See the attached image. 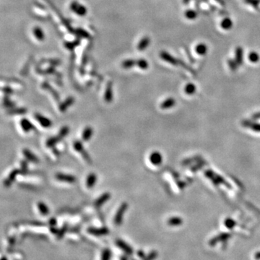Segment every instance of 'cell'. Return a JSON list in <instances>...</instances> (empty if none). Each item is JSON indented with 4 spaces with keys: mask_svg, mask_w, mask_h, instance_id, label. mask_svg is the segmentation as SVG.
Returning a JSON list of instances; mask_svg holds the SVG:
<instances>
[{
    "mask_svg": "<svg viewBox=\"0 0 260 260\" xmlns=\"http://www.w3.org/2000/svg\"><path fill=\"white\" fill-rule=\"evenodd\" d=\"M128 203H126L125 202H123L119 206V209L117 210L116 215L114 218V222L116 226H119L120 225L122 224L124 215H125V213L126 211V210L128 209Z\"/></svg>",
    "mask_w": 260,
    "mask_h": 260,
    "instance_id": "1",
    "label": "cell"
},
{
    "mask_svg": "<svg viewBox=\"0 0 260 260\" xmlns=\"http://www.w3.org/2000/svg\"><path fill=\"white\" fill-rule=\"evenodd\" d=\"M73 147L76 151L79 152V153L82 154L83 158L85 159V161H86V162H88L90 164L92 163L91 158L90 157V155H89V154L85 150V148H84L83 143H82L80 141H79V140H76V141H74L73 143Z\"/></svg>",
    "mask_w": 260,
    "mask_h": 260,
    "instance_id": "2",
    "label": "cell"
},
{
    "mask_svg": "<svg viewBox=\"0 0 260 260\" xmlns=\"http://www.w3.org/2000/svg\"><path fill=\"white\" fill-rule=\"evenodd\" d=\"M116 245L128 256H131L134 252L133 248L130 245H129L127 243L125 242V241L121 239H117L116 241Z\"/></svg>",
    "mask_w": 260,
    "mask_h": 260,
    "instance_id": "3",
    "label": "cell"
},
{
    "mask_svg": "<svg viewBox=\"0 0 260 260\" xmlns=\"http://www.w3.org/2000/svg\"><path fill=\"white\" fill-rule=\"evenodd\" d=\"M87 232L90 235L95 236H104L108 235L109 233V230L106 227H103V228H93V227H90L88 228Z\"/></svg>",
    "mask_w": 260,
    "mask_h": 260,
    "instance_id": "4",
    "label": "cell"
},
{
    "mask_svg": "<svg viewBox=\"0 0 260 260\" xmlns=\"http://www.w3.org/2000/svg\"><path fill=\"white\" fill-rule=\"evenodd\" d=\"M56 179L59 181L67 182V183H74L76 181V177L74 176L73 175L70 174H65V173H57L55 175Z\"/></svg>",
    "mask_w": 260,
    "mask_h": 260,
    "instance_id": "5",
    "label": "cell"
},
{
    "mask_svg": "<svg viewBox=\"0 0 260 260\" xmlns=\"http://www.w3.org/2000/svg\"><path fill=\"white\" fill-rule=\"evenodd\" d=\"M34 117L37 120V121H38L43 128H49L52 125V121L48 118H47V117L43 116V115H41V114L37 113L35 114Z\"/></svg>",
    "mask_w": 260,
    "mask_h": 260,
    "instance_id": "6",
    "label": "cell"
},
{
    "mask_svg": "<svg viewBox=\"0 0 260 260\" xmlns=\"http://www.w3.org/2000/svg\"><path fill=\"white\" fill-rule=\"evenodd\" d=\"M110 198H111V194L109 192H105L104 194H101L98 199H96V200L94 202V205L97 208H99L103 205H104Z\"/></svg>",
    "mask_w": 260,
    "mask_h": 260,
    "instance_id": "7",
    "label": "cell"
},
{
    "mask_svg": "<svg viewBox=\"0 0 260 260\" xmlns=\"http://www.w3.org/2000/svg\"><path fill=\"white\" fill-rule=\"evenodd\" d=\"M20 126L22 130L24 131L25 132H28L31 130H36V129L33 125L30 122V121L27 119H22L20 121Z\"/></svg>",
    "mask_w": 260,
    "mask_h": 260,
    "instance_id": "8",
    "label": "cell"
},
{
    "mask_svg": "<svg viewBox=\"0 0 260 260\" xmlns=\"http://www.w3.org/2000/svg\"><path fill=\"white\" fill-rule=\"evenodd\" d=\"M19 173H21L20 170H18V169L13 170V171H12L10 173V175L8 176V179H7L5 181H4V186H5L6 187L10 186V185L13 184V182L15 181L16 176H17L19 174Z\"/></svg>",
    "mask_w": 260,
    "mask_h": 260,
    "instance_id": "9",
    "label": "cell"
},
{
    "mask_svg": "<svg viewBox=\"0 0 260 260\" xmlns=\"http://www.w3.org/2000/svg\"><path fill=\"white\" fill-rule=\"evenodd\" d=\"M23 153L24 155L25 158L28 161H30V162L33 163H38L39 162V159L37 158L36 155H34L31 151L29 150L28 149H23Z\"/></svg>",
    "mask_w": 260,
    "mask_h": 260,
    "instance_id": "10",
    "label": "cell"
},
{
    "mask_svg": "<svg viewBox=\"0 0 260 260\" xmlns=\"http://www.w3.org/2000/svg\"><path fill=\"white\" fill-rule=\"evenodd\" d=\"M97 181V176L95 173H90L88 176H87L86 179V186L88 187V189L93 188V186H95V183H96Z\"/></svg>",
    "mask_w": 260,
    "mask_h": 260,
    "instance_id": "11",
    "label": "cell"
},
{
    "mask_svg": "<svg viewBox=\"0 0 260 260\" xmlns=\"http://www.w3.org/2000/svg\"><path fill=\"white\" fill-rule=\"evenodd\" d=\"M93 130L91 126H86V127L84 129L83 135H82V139H83V141L88 142L90 140L91 137L93 136Z\"/></svg>",
    "mask_w": 260,
    "mask_h": 260,
    "instance_id": "12",
    "label": "cell"
},
{
    "mask_svg": "<svg viewBox=\"0 0 260 260\" xmlns=\"http://www.w3.org/2000/svg\"><path fill=\"white\" fill-rule=\"evenodd\" d=\"M161 57L163 60H165L166 62L170 63V64H171L173 65H176L178 63H179L177 59H176L174 57H173L171 55L165 52V51L161 52Z\"/></svg>",
    "mask_w": 260,
    "mask_h": 260,
    "instance_id": "13",
    "label": "cell"
},
{
    "mask_svg": "<svg viewBox=\"0 0 260 260\" xmlns=\"http://www.w3.org/2000/svg\"><path fill=\"white\" fill-rule=\"evenodd\" d=\"M150 161L151 163L153 165L158 166L161 163V161H162V158H161V154L158 153V152H154L150 155Z\"/></svg>",
    "mask_w": 260,
    "mask_h": 260,
    "instance_id": "14",
    "label": "cell"
},
{
    "mask_svg": "<svg viewBox=\"0 0 260 260\" xmlns=\"http://www.w3.org/2000/svg\"><path fill=\"white\" fill-rule=\"evenodd\" d=\"M74 101V98L72 97H69L67 98L64 103H62V104L59 106V111L61 112H65L67 111V109L69 108L70 106H72V104H73Z\"/></svg>",
    "mask_w": 260,
    "mask_h": 260,
    "instance_id": "15",
    "label": "cell"
},
{
    "mask_svg": "<svg viewBox=\"0 0 260 260\" xmlns=\"http://www.w3.org/2000/svg\"><path fill=\"white\" fill-rule=\"evenodd\" d=\"M105 100L107 103H111L113 100V93H112V85L111 83L108 84L106 93H105Z\"/></svg>",
    "mask_w": 260,
    "mask_h": 260,
    "instance_id": "16",
    "label": "cell"
},
{
    "mask_svg": "<svg viewBox=\"0 0 260 260\" xmlns=\"http://www.w3.org/2000/svg\"><path fill=\"white\" fill-rule=\"evenodd\" d=\"M37 206H38V209L41 215L46 216V215H48L49 214V209L48 206L43 202H38Z\"/></svg>",
    "mask_w": 260,
    "mask_h": 260,
    "instance_id": "17",
    "label": "cell"
},
{
    "mask_svg": "<svg viewBox=\"0 0 260 260\" xmlns=\"http://www.w3.org/2000/svg\"><path fill=\"white\" fill-rule=\"evenodd\" d=\"M243 49L241 47H238L236 49V54H235V57H236V62H237L238 65L242 64L243 62Z\"/></svg>",
    "mask_w": 260,
    "mask_h": 260,
    "instance_id": "18",
    "label": "cell"
},
{
    "mask_svg": "<svg viewBox=\"0 0 260 260\" xmlns=\"http://www.w3.org/2000/svg\"><path fill=\"white\" fill-rule=\"evenodd\" d=\"M195 51L200 55H205L207 51V46L205 43H199L196 46Z\"/></svg>",
    "mask_w": 260,
    "mask_h": 260,
    "instance_id": "19",
    "label": "cell"
},
{
    "mask_svg": "<svg viewBox=\"0 0 260 260\" xmlns=\"http://www.w3.org/2000/svg\"><path fill=\"white\" fill-rule=\"evenodd\" d=\"M233 26V22L230 18H225L221 22V27L224 30H230Z\"/></svg>",
    "mask_w": 260,
    "mask_h": 260,
    "instance_id": "20",
    "label": "cell"
},
{
    "mask_svg": "<svg viewBox=\"0 0 260 260\" xmlns=\"http://www.w3.org/2000/svg\"><path fill=\"white\" fill-rule=\"evenodd\" d=\"M59 141L60 140L58 138L57 136H56V137L49 138V139L46 142V147H53L58 142H59Z\"/></svg>",
    "mask_w": 260,
    "mask_h": 260,
    "instance_id": "21",
    "label": "cell"
},
{
    "mask_svg": "<svg viewBox=\"0 0 260 260\" xmlns=\"http://www.w3.org/2000/svg\"><path fill=\"white\" fill-rule=\"evenodd\" d=\"M69 129L68 126H63V127L59 130V135H57V137L59 139V140H62V138H64V137H66L68 133H69Z\"/></svg>",
    "mask_w": 260,
    "mask_h": 260,
    "instance_id": "22",
    "label": "cell"
},
{
    "mask_svg": "<svg viewBox=\"0 0 260 260\" xmlns=\"http://www.w3.org/2000/svg\"><path fill=\"white\" fill-rule=\"evenodd\" d=\"M185 16L187 19L189 20H194L196 19V17H197V13H196L194 10H188L185 12Z\"/></svg>",
    "mask_w": 260,
    "mask_h": 260,
    "instance_id": "23",
    "label": "cell"
},
{
    "mask_svg": "<svg viewBox=\"0 0 260 260\" xmlns=\"http://www.w3.org/2000/svg\"><path fill=\"white\" fill-rule=\"evenodd\" d=\"M111 257V252L109 249H105L103 250L101 258L100 260H110Z\"/></svg>",
    "mask_w": 260,
    "mask_h": 260,
    "instance_id": "24",
    "label": "cell"
},
{
    "mask_svg": "<svg viewBox=\"0 0 260 260\" xmlns=\"http://www.w3.org/2000/svg\"><path fill=\"white\" fill-rule=\"evenodd\" d=\"M149 43H150L149 38H147V37H145V38H142V41H140V44L138 45V48H139L140 50H144V49L146 48L147 46H148Z\"/></svg>",
    "mask_w": 260,
    "mask_h": 260,
    "instance_id": "25",
    "label": "cell"
},
{
    "mask_svg": "<svg viewBox=\"0 0 260 260\" xmlns=\"http://www.w3.org/2000/svg\"><path fill=\"white\" fill-rule=\"evenodd\" d=\"M249 57V59L250 60V62H252L253 63H256L259 60V56L258 54H257V52H255V51H252V52L249 54V57Z\"/></svg>",
    "mask_w": 260,
    "mask_h": 260,
    "instance_id": "26",
    "label": "cell"
},
{
    "mask_svg": "<svg viewBox=\"0 0 260 260\" xmlns=\"http://www.w3.org/2000/svg\"><path fill=\"white\" fill-rule=\"evenodd\" d=\"M68 230V226L67 224H65L64 226L62 227V228L59 229V230L58 231V233H57V239H61V238H62L63 236H64V234L66 233V232Z\"/></svg>",
    "mask_w": 260,
    "mask_h": 260,
    "instance_id": "27",
    "label": "cell"
},
{
    "mask_svg": "<svg viewBox=\"0 0 260 260\" xmlns=\"http://www.w3.org/2000/svg\"><path fill=\"white\" fill-rule=\"evenodd\" d=\"M27 112V110L25 109H12L8 112L9 114H25Z\"/></svg>",
    "mask_w": 260,
    "mask_h": 260,
    "instance_id": "28",
    "label": "cell"
},
{
    "mask_svg": "<svg viewBox=\"0 0 260 260\" xmlns=\"http://www.w3.org/2000/svg\"><path fill=\"white\" fill-rule=\"evenodd\" d=\"M28 163L25 161H21V173H25L28 171Z\"/></svg>",
    "mask_w": 260,
    "mask_h": 260,
    "instance_id": "29",
    "label": "cell"
},
{
    "mask_svg": "<svg viewBox=\"0 0 260 260\" xmlns=\"http://www.w3.org/2000/svg\"><path fill=\"white\" fill-rule=\"evenodd\" d=\"M194 90H195V87L192 84H189L186 87V91L187 93H192Z\"/></svg>",
    "mask_w": 260,
    "mask_h": 260,
    "instance_id": "30",
    "label": "cell"
},
{
    "mask_svg": "<svg viewBox=\"0 0 260 260\" xmlns=\"http://www.w3.org/2000/svg\"><path fill=\"white\" fill-rule=\"evenodd\" d=\"M228 63L229 67H231V69L232 70H236V67H237V65H238L237 62H234V61H233V60H228Z\"/></svg>",
    "mask_w": 260,
    "mask_h": 260,
    "instance_id": "31",
    "label": "cell"
},
{
    "mask_svg": "<svg viewBox=\"0 0 260 260\" xmlns=\"http://www.w3.org/2000/svg\"><path fill=\"white\" fill-rule=\"evenodd\" d=\"M138 65L142 69H147V67H148V64H147V62L145 60H140Z\"/></svg>",
    "mask_w": 260,
    "mask_h": 260,
    "instance_id": "32",
    "label": "cell"
},
{
    "mask_svg": "<svg viewBox=\"0 0 260 260\" xmlns=\"http://www.w3.org/2000/svg\"><path fill=\"white\" fill-rule=\"evenodd\" d=\"M133 63H134V62H133V61H132V60H126V61H125V62H124L123 66H124V67H125V68H129V67H132V65H134Z\"/></svg>",
    "mask_w": 260,
    "mask_h": 260,
    "instance_id": "33",
    "label": "cell"
},
{
    "mask_svg": "<svg viewBox=\"0 0 260 260\" xmlns=\"http://www.w3.org/2000/svg\"><path fill=\"white\" fill-rule=\"evenodd\" d=\"M35 33L36 34L37 38H38V39H42L43 38V35H41V34L40 35V33H42L41 30H40V28H36V30H35Z\"/></svg>",
    "mask_w": 260,
    "mask_h": 260,
    "instance_id": "34",
    "label": "cell"
},
{
    "mask_svg": "<svg viewBox=\"0 0 260 260\" xmlns=\"http://www.w3.org/2000/svg\"><path fill=\"white\" fill-rule=\"evenodd\" d=\"M246 2H247L248 4H252V5H253L254 7H256L258 5V4L260 2L259 0H246Z\"/></svg>",
    "mask_w": 260,
    "mask_h": 260,
    "instance_id": "35",
    "label": "cell"
},
{
    "mask_svg": "<svg viewBox=\"0 0 260 260\" xmlns=\"http://www.w3.org/2000/svg\"><path fill=\"white\" fill-rule=\"evenodd\" d=\"M155 257H156L155 252H153L152 253H150V254L148 256H147L146 257H145L144 260H153Z\"/></svg>",
    "mask_w": 260,
    "mask_h": 260,
    "instance_id": "36",
    "label": "cell"
},
{
    "mask_svg": "<svg viewBox=\"0 0 260 260\" xmlns=\"http://www.w3.org/2000/svg\"><path fill=\"white\" fill-rule=\"evenodd\" d=\"M4 106H5L6 107H8V108H11V107H13L14 106L13 103H12L11 101H10V100H8V99L4 100Z\"/></svg>",
    "mask_w": 260,
    "mask_h": 260,
    "instance_id": "37",
    "label": "cell"
},
{
    "mask_svg": "<svg viewBox=\"0 0 260 260\" xmlns=\"http://www.w3.org/2000/svg\"><path fill=\"white\" fill-rule=\"evenodd\" d=\"M49 225H50L51 227L55 226L57 225V220L55 218H51L50 221H49Z\"/></svg>",
    "mask_w": 260,
    "mask_h": 260,
    "instance_id": "38",
    "label": "cell"
},
{
    "mask_svg": "<svg viewBox=\"0 0 260 260\" xmlns=\"http://www.w3.org/2000/svg\"><path fill=\"white\" fill-rule=\"evenodd\" d=\"M137 256L140 257V258H144L145 257V253L142 252V250H139L137 252Z\"/></svg>",
    "mask_w": 260,
    "mask_h": 260,
    "instance_id": "39",
    "label": "cell"
},
{
    "mask_svg": "<svg viewBox=\"0 0 260 260\" xmlns=\"http://www.w3.org/2000/svg\"><path fill=\"white\" fill-rule=\"evenodd\" d=\"M128 255H123V256H121L120 257V260H129L128 257H127Z\"/></svg>",
    "mask_w": 260,
    "mask_h": 260,
    "instance_id": "40",
    "label": "cell"
},
{
    "mask_svg": "<svg viewBox=\"0 0 260 260\" xmlns=\"http://www.w3.org/2000/svg\"><path fill=\"white\" fill-rule=\"evenodd\" d=\"M1 260H8V258H7L6 257H2Z\"/></svg>",
    "mask_w": 260,
    "mask_h": 260,
    "instance_id": "41",
    "label": "cell"
},
{
    "mask_svg": "<svg viewBox=\"0 0 260 260\" xmlns=\"http://www.w3.org/2000/svg\"><path fill=\"white\" fill-rule=\"evenodd\" d=\"M189 1H190V0H184V3H188Z\"/></svg>",
    "mask_w": 260,
    "mask_h": 260,
    "instance_id": "42",
    "label": "cell"
}]
</instances>
